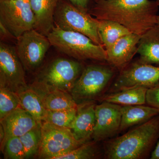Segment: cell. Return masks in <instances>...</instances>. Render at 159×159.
<instances>
[{"label":"cell","mask_w":159,"mask_h":159,"mask_svg":"<svg viewBox=\"0 0 159 159\" xmlns=\"http://www.w3.org/2000/svg\"><path fill=\"white\" fill-rule=\"evenodd\" d=\"M159 82V66L142 63L137 61L120 70L108 93L137 87L149 88Z\"/></svg>","instance_id":"9c48e42d"},{"label":"cell","mask_w":159,"mask_h":159,"mask_svg":"<svg viewBox=\"0 0 159 159\" xmlns=\"http://www.w3.org/2000/svg\"><path fill=\"white\" fill-rule=\"evenodd\" d=\"M0 31H1V38L2 39L3 38H6V37H9V34L12 35L9 29H7V27L1 21H0Z\"/></svg>","instance_id":"f546056e"},{"label":"cell","mask_w":159,"mask_h":159,"mask_svg":"<svg viewBox=\"0 0 159 159\" xmlns=\"http://www.w3.org/2000/svg\"><path fill=\"white\" fill-rule=\"evenodd\" d=\"M99 38L106 50L110 48L120 38L131 33L119 23L107 20H98Z\"/></svg>","instance_id":"7402d4cb"},{"label":"cell","mask_w":159,"mask_h":159,"mask_svg":"<svg viewBox=\"0 0 159 159\" xmlns=\"http://www.w3.org/2000/svg\"><path fill=\"white\" fill-rule=\"evenodd\" d=\"M149 88L137 87L104 95L99 100L121 106L146 104V93Z\"/></svg>","instance_id":"44dd1931"},{"label":"cell","mask_w":159,"mask_h":159,"mask_svg":"<svg viewBox=\"0 0 159 159\" xmlns=\"http://www.w3.org/2000/svg\"><path fill=\"white\" fill-rule=\"evenodd\" d=\"M34 84L41 94L47 110L77 108L78 104L68 92L49 87L41 81L34 83Z\"/></svg>","instance_id":"e0dca14e"},{"label":"cell","mask_w":159,"mask_h":159,"mask_svg":"<svg viewBox=\"0 0 159 159\" xmlns=\"http://www.w3.org/2000/svg\"><path fill=\"white\" fill-rule=\"evenodd\" d=\"M74 6L82 11L88 12V6L90 0H68Z\"/></svg>","instance_id":"f1b7e54d"},{"label":"cell","mask_w":159,"mask_h":159,"mask_svg":"<svg viewBox=\"0 0 159 159\" xmlns=\"http://www.w3.org/2000/svg\"><path fill=\"white\" fill-rule=\"evenodd\" d=\"M54 26L66 31L85 34L95 43L102 45L98 30V20L67 0H61L54 16ZM104 47V46H103Z\"/></svg>","instance_id":"5b68a950"},{"label":"cell","mask_w":159,"mask_h":159,"mask_svg":"<svg viewBox=\"0 0 159 159\" xmlns=\"http://www.w3.org/2000/svg\"><path fill=\"white\" fill-rule=\"evenodd\" d=\"M113 67L89 65L83 70L70 94L77 104L103 97L115 75Z\"/></svg>","instance_id":"277c9868"},{"label":"cell","mask_w":159,"mask_h":159,"mask_svg":"<svg viewBox=\"0 0 159 159\" xmlns=\"http://www.w3.org/2000/svg\"><path fill=\"white\" fill-rule=\"evenodd\" d=\"M16 39V49L24 69L29 71L36 70L51 46L48 36L34 29L26 31Z\"/></svg>","instance_id":"ba28073f"},{"label":"cell","mask_w":159,"mask_h":159,"mask_svg":"<svg viewBox=\"0 0 159 159\" xmlns=\"http://www.w3.org/2000/svg\"><path fill=\"white\" fill-rule=\"evenodd\" d=\"M141 36L130 33L120 38L110 48L106 50L107 61L120 70L124 69L137 54Z\"/></svg>","instance_id":"4fadbf2b"},{"label":"cell","mask_w":159,"mask_h":159,"mask_svg":"<svg viewBox=\"0 0 159 159\" xmlns=\"http://www.w3.org/2000/svg\"><path fill=\"white\" fill-rule=\"evenodd\" d=\"M96 106L94 101L78 104L76 117L70 126L75 139L82 144L92 139L96 124Z\"/></svg>","instance_id":"5bb4252c"},{"label":"cell","mask_w":159,"mask_h":159,"mask_svg":"<svg viewBox=\"0 0 159 159\" xmlns=\"http://www.w3.org/2000/svg\"><path fill=\"white\" fill-rule=\"evenodd\" d=\"M146 102L147 105L159 109V82L147 90Z\"/></svg>","instance_id":"83f0119b"},{"label":"cell","mask_w":159,"mask_h":159,"mask_svg":"<svg viewBox=\"0 0 159 159\" xmlns=\"http://www.w3.org/2000/svg\"><path fill=\"white\" fill-rule=\"evenodd\" d=\"M82 144L75 139L70 129L43 122L38 155L40 159H57Z\"/></svg>","instance_id":"8992f818"},{"label":"cell","mask_w":159,"mask_h":159,"mask_svg":"<svg viewBox=\"0 0 159 159\" xmlns=\"http://www.w3.org/2000/svg\"><path fill=\"white\" fill-rule=\"evenodd\" d=\"M137 54L139 62L159 66V26L156 25L141 36Z\"/></svg>","instance_id":"ac0fdd59"},{"label":"cell","mask_w":159,"mask_h":159,"mask_svg":"<svg viewBox=\"0 0 159 159\" xmlns=\"http://www.w3.org/2000/svg\"><path fill=\"white\" fill-rule=\"evenodd\" d=\"M96 106V124L92 139L97 142L106 141L120 133L122 121L121 106L101 102Z\"/></svg>","instance_id":"7c38bea8"},{"label":"cell","mask_w":159,"mask_h":159,"mask_svg":"<svg viewBox=\"0 0 159 159\" xmlns=\"http://www.w3.org/2000/svg\"><path fill=\"white\" fill-rule=\"evenodd\" d=\"M159 139V115L135 126L122 136L103 142L104 158L145 159Z\"/></svg>","instance_id":"7a4b0ae2"},{"label":"cell","mask_w":159,"mask_h":159,"mask_svg":"<svg viewBox=\"0 0 159 159\" xmlns=\"http://www.w3.org/2000/svg\"><path fill=\"white\" fill-rule=\"evenodd\" d=\"M83 70L78 61L57 58L46 70L40 81L49 87L70 93Z\"/></svg>","instance_id":"8fae6325"},{"label":"cell","mask_w":159,"mask_h":159,"mask_svg":"<svg viewBox=\"0 0 159 159\" xmlns=\"http://www.w3.org/2000/svg\"><path fill=\"white\" fill-rule=\"evenodd\" d=\"M20 138L25 148L26 158L38 155L42 139V124H39Z\"/></svg>","instance_id":"cb8c5ba5"},{"label":"cell","mask_w":159,"mask_h":159,"mask_svg":"<svg viewBox=\"0 0 159 159\" xmlns=\"http://www.w3.org/2000/svg\"><path fill=\"white\" fill-rule=\"evenodd\" d=\"M0 121L5 133L1 147L9 138L22 136L39 124L32 115L22 107L15 110Z\"/></svg>","instance_id":"9a60e30c"},{"label":"cell","mask_w":159,"mask_h":159,"mask_svg":"<svg viewBox=\"0 0 159 159\" xmlns=\"http://www.w3.org/2000/svg\"><path fill=\"white\" fill-rule=\"evenodd\" d=\"M157 25L159 26V16L158 15L157 16Z\"/></svg>","instance_id":"1f68e13d"},{"label":"cell","mask_w":159,"mask_h":159,"mask_svg":"<svg viewBox=\"0 0 159 159\" xmlns=\"http://www.w3.org/2000/svg\"><path fill=\"white\" fill-rule=\"evenodd\" d=\"M19 107H21L18 94L8 88L0 86V121Z\"/></svg>","instance_id":"d4e9b609"},{"label":"cell","mask_w":159,"mask_h":159,"mask_svg":"<svg viewBox=\"0 0 159 159\" xmlns=\"http://www.w3.org/2000/svg\"><path fill=\"white\" fill-rule=\"evenodd\" d=\"M61 0H29L35 17L34 29L48 36L54 26V16Z\"/></svg>","instance_id":"2e32d148"},{"label":"cell","mask_w":159,"mask_h":159,"mask_svg":"<svg viewBox=\"0 0 159 159\" xmlns=\"http://www.w3.org/2000/svg\"><path fill=\"white\" fill-rule=\"evenodd\" d=\"M0 21L16 39L34 29L35 15L29 0H0Z\"/></svg>","instance_id":"52a82bcc"},{"label":"cell","mask_w":159,"mask_h":159,"mask_svg":"<svg viewBox=\"0 0 159 159\" xmlns=\"http://www.w3.org/2000/svg\"><path fill=\"white\" fill-rule=\"evenodd\" d=\"M17 94L21 107L32 115L38 123L42 124L47 110L42 96L34 84L27 86Z\"/></svg>","instance_id":"d6986e66"},{"label":"cell","mask_w":159,"mask_h":159,"mask_svg":"<svg viewBox=\"0 0 159 159\" xmlns=\"http://www.w3.org/2000/svg\"><path fill=\"white\" fill-rule=\"evenodd\" d=\"M155 2H156V3H157V5L159 7V0H153Z\"/></svg>","instance_id":"d6a6232c"},{"label":"cell","mask_w":159,"mask_h":159,"mask_svg":"<svg viewBox=\"0 0 159 159\" xmlns=\"http://www.w3.org/2000/svg\"><path fill=\"white\" fill-rule=\"evenodd\" d=\"M98 142L89 141L84 143L76 149L57 159H94L104 157L103 148L99 147Z\"/></svg>","instance_id":"603a6c76"},{"label":"cell","mask_w":159,"mask_h":159,"mask_svg":"<svg viewBox=\"0 0 159 159\" xmlns=\"http://www.w3.org/2000/svg\"><path fill=\"white\" fill-rule=\"evenodd\" d=\"M25 69L16 49L1 42L0 44V86L8 88L18 93L27 87Z\"/></svg>","instance_id":"30bf717a"},{"label":"cell","mask_w":159,"mask_h":159,"mask_svg":"<svg viewBox=\"0 0 159 159\" xmlns=\"http://www.w3.org/2000/svg\"><path fill=\"white\" fill-rule=\"evenodd\" d=\"M48 37L51 46L75 59L107 61V52L103 46L95 43L85 34L54 26Z\"/></svg>","instance_id":"3957f363"},{"label":"cell","mask_w":159,"mask_h":159,"mask_svg":"<svg viewBox=\"0 0 159 159\" xmlns=\"http://www.w3.org/2000/svg\"><path fill=\"white\" fill-rule=\"evenodd\" d=\"M88 11L98 20L114 21L142 35L157 25L159 6L153 0H93Z\"/></svg>","instance_id":"6da1fadb"},{"label":"cell","mask_w":159,"mask_h":159,"mask_svg":"<svg viewBox=\"0 0 159 159\" xmlns=\"http://www.w3.org/2000/svg\"><path fill=\"white\" fill-rule=\"evenodd\" d=\"M122 121L120 132L147 122L159 115V109L150 106H121Z\"/></svg>","instance_id":"ffe728a7"},{"label":"cell","mask_w":159,"mask_h":159,"mask_svg":"<svg viewBox=\"0 0 159 159\" xmlns=\"http://www.w3.org/2000/svg\"><path fill=\"white\" fill-rule=\"evenodd\" d=\"M5 159L26 158L25 151L20 137H11L1 147Z\"/></svg>","instance_id":"4316f807"},{"label":"cell","mask_w":159,"mask_h":159,"mask_svg":"<svg viewBox=\"0 0 159 159\" xmlns=\"http://www.w3.org/2000/svg\"><path fill=\"white\" fill-rule=\"evenodd\" d=\"M77 109L59 111L47 110L43 122H48L57 126L70 128L76 117Z\"/></svg>","instance_id":"484cf974"},{"label":"cell","mask_w":159,"mask_h":159,"mask_svg":"<svg viewBox=\"0 0 159 159\" xmlns=\"http://www.w3.org/2000/svg\"><path fill=\"white\" fill-rule=\"evenodd\" d=\"M151 159H159V139L152 152Z\"/></svg>","instance_id":"4dcf8cb0"}]
</instances>
